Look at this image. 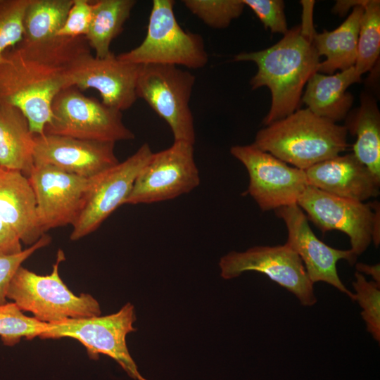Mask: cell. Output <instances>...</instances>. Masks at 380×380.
I'll return each mask as SVG.
<instances>
[{"label": "cell", "instance_id": "24", "mask_svg": "<svg viewBox=\"0 0 380 380\" xmlns=\"http://www.w3.org/2000/svg\"><path fill=\"white\" fill-rule=\"evenodd\" d=\"M92 2V16L84 37L97 58L109 55L112 42L122 32L137 1L134 0H97Z\"/></svg>", "mask_w": 380, "mask_h": 380}, {"label": "cell", "instance_id": "32", "mask_svg": "<svg viewBox=\"0 0 380 380\" xmlns=\"http://www.w3.org/2000/svg\"><path fill=\"white\" fill-rule=\"evenodd\" d=\"M243 2L255 13L264 27L272 32L284 34L289 30L283 1L243 0Z\"/></svg>", "mask_w": 380, "mask_h": 380}, {"label": "cell", "instance_id": "25", "mask_svg": "<svg viewBox=\"0 0 380 380\" xmlns=\"http://www.w3.org/2000/svg\"><path fill=\"white\" fill-rule=\"evenodd\" d=\"M73 0H30L23 18L24 37L39 42L56 37Z\"/></svg>", "mask_w": 380, "mask_h": 380}, {"label": "cell", "instance_id": "9", "mask_svg": "<svg viewBox=\"0 0 380 380\" xmlns=\"http://www.w3.org/2000/svg\"><path fill=\"white\" fill-rule=\"evenodd\" d=\"M194 144L181 141L153 153L137 177L125 204H150L174 199L200 184Z\"/></svg>", "mask_w": 380, "mask_h": 380}, {"label": "cell", "instance_id": "29", "mask_svg": "<svg viewBox=\"0 0 380 380\" xmlns=\"http://www.w3.org/2000/svg\"><path fill=\"white\" fill-rule=\"evenodd\" d=\"M352 284L355 291V300L362 309L361 316L367 331L373 338L380 341V286L367 281L364 274L356 272Z\"/></svg>", "mask_w": 380, "mask_h": 380}, {"label": "cell", "instance_id": "19", "mask_svg": "<svg viewBox=\"0 0 380 380\" xmlns=\"http://www.w3.org/2000/svg\"><path fill=\"white\" fill-rule=\"evenodd\" d=\"M0 218L27 245L34 244L44 234L38 224L34 191L20 172L0 169Z\"/></svg>", "mask_w": 380, "mask_h": 380}, {"label": "cell", "instance_id": "12", "mask_svg": "<svg viewBox=\"0 0 380 380\" xmlns=\"http://www.w3.org/2000/svg\"><path fill=\"white\" fill-rule=\"evenodd\" d=\"M219 266L224 279L237 277L245 272H258L294 294L303 305L312 306L317 303L313 284L300 258L286 243L231 251L221 258Z\"/></svg>", "mask_w": 380, "mask_h": 380}, {"label": "cell", "instance_id": "37", "mask_svg": "<svg viewBox=\"0 0 380 380\" xmlns=\"http://www.w3.org/2000/svg\"><path fill=\"white\" fill-rule=\"evenodd\" d=\"M1 169V168H0Z\"/></svg>", "mask_w": 380, "mask_h": 380}, {"label": "cell", "instance_id": "7", "mask_svg": "<svg viewBox=\"0 0 380 380\" xmlns=\"http://www.w3.org/2000/svg\"><path fill=\"white\" fill-rule=\"evenodd\" d=\"M135 320L134 306L127 303L111 315L49 323L39 338L75 339L85 347L90 358L97 360L100 354L108 355L132 379L148 380L139 373L127 346V335L136 330Z\"/></svg>", "mask_w": 380, "mask_h": 380}, {"label": "cell", "instance_id": "21", "mask_svg": "<svg viewBox=\"0 0 380 380\" xmlns=\"http://www.w3.org/2000/svg\"><path fill=\"white\" fill-rule=\"evenodd\" d=\"M34 137L22 111L0 102V168L28 177L34 166Z\"/></svg>", "mask_w": 380, "mask_h": 380}, {"label": "cell", "instance_id": "35", "mask_svg": "<svg viewBox=\"0 0 380 380\" xmlns=\"http://www.w3.org/2000/svg\"><path fill=\"white\" fill-rule=\"evenodd\" d=\"M356 272L372 277L373 281L380 286V265H368L363 262L355 263Z\"/></svg>", "mask_w": 380, "mask_h": 380}, {"label": "cell", "instance_id": "10", "mask_svg": "<svg viewBox=\"0 0 380 380\" xmlns=\"http://www.w3.org/2000/svg\"><path fill=\"white\" fill-rule=\"evenodd\" d=\"M297 205L323 233L338 230L350 239V251L357 257L372 242L374 222L380 219L379 202L365 203L339 197L309 185Z\"/></svg>", "mask_w": 380, "mask_h": 380}, {"label": "cell", "instance_id": "22", "mask_svg": "<svg viewBox=\"0 0 380 380\" xmlns=\"http://www.w3.org/2000/svg\"><path fill=\"white\" fill-rule=\"evenodd\" d=\"M363 6L354 7L346 20L336 29L313 35L312 42L318 55L326 58L320 61L317 72L332 75L336 70L343 71L355 65Z\"/></svg>", "mask_w": 380, "mask_h": 380}, {"label": "cell", "instance_id": "6", "mask_svg": "<svg viewBox=\"0 0 380 380\" xmlns=\"http://www.w3.org/2000/svg\"><path fill=\"white\" fill-rule=\"evenodd\" d=\"M44 133L113 143L135 138L121 111L86 96L75 87L63 89L54 98Z\"/></svg>", "mask_w": 380, "mask_h": 380}, {"label": "cell", "instance_id": "16", "mask_svg": "<svg viewBox=\"0 0 380 380\" xmlns=\"http://www.w3.org/2000/svg\"><path fill=\"white\" fill-rule=\"evenodd\" d=\"M140 67L121 61L113 52L97 58L89 51L74 63L71 87L80 91L94 89L105 105L122 112L131 108L138 99L136 89Z\"/></svg>", "mask_w": 380, "mask_h": 380}, {"label": "cell", "instance_id": "13", "mask_svg": "<svg viewBox=\"0 0 380 380\" xmlns=\"http://www.w3.org/2000/svg\"><path fill=\"white\" fill-rule=\"evenodd\" d=\"M153 152L147 143L122 162L91 178L83 208L70 239L77 241L97 229L102 222L125 203L134 182Z\"/></svg>", "mask_w": 380, "mask_h": 380}, {"label": "cell", "instance_id": "4", "mask_svg": "<svg viewBox=\"0 0 380 380\" xmlns=\"http://www.w3.org/2000/svg\"><path fill=\"white\" fill-rule=\"evenodd\" d=\"M65 260L58 250L55 264L49 274H37L20 266L9 285L7 298L23 312L44 323H53L66 319L100 315L99 302L90 294H74L59 274L60 263Z\"/></svg>", "mask_w": 380, "mask_h": 380}, {"label": "cell", "instance_id": "2", "mask_svg": "<svg viewBox=\"0 0 380 380\" xmlns=\"http://www.w3.org/2000/svg\"><path fill=\"white\" fill-rule=\"evenodd\" d=\"M315 34L306 33L300 25H296L273 46L234 56L236 61H252L257 65L258 71L250 81L252 89L267 87L271 91V106L262 121L265 126L298 109L304 87L317 72L320 63L312 42Z\"/></svg>", "mask_w": 380, "mask_h": 380}, {"label": "cell", "instance_id": "36", "mask_svg": "<svg viewBox=\"0 0 380 380\" xmlns=\"http://www.w3.org/2000/svg\"><path fill=\"white\" fill-rule=\"evenodd\" d=\"M367 0H348V1H337L332 8L334 13L340 15H344L350 8H353L357 6H364Z\"/></svg>", "mask_w": 380, "mask_h": 380}, {"label": "cell", "instance_id": "15", "mask_svg": "<svg viewBox=\"0 0 380 380\" xmlns=\"http://www.w3.org/2000/svg\"><path fill=\"white\" fill-rule=\"evenodd\" d=\"M274 212L286 227L288 236L285 243L300 258L311 282L327 283L355 300V294L341 281L336 265L340 260L355 264L357 257L350 249L334 248L319 239L311 229L307 216L297 204L280 207Z\"/></svg>", "mask_w": 380, "mask_h": 380}, {"label": "cell", "instance_id": "30", "mask_svg": "<svg viewBox=\"0 0 380 380\" xmlns=\"http://www.w3.org/2000/svg\"><path fill=\"white\" fill-rule=\"evenodd\" d=\"M30 0H0V61L24 37L23 18Z\"/></svg>", "mask_w": 380, "mask_h": 380}, {"label": "cell", "instance_id": "31", "mask_svg": "<svg viewBox=\"0 0 380 380\" xmlns=\"http://www.w3.org/2000/svg\"><path fill=\"white\" fill-rule=\"evenodd\" d=\"M51 241V237L44 234L36 243L19 253L0 255V305L7 303L9 285L22 263L35 251L49 245Z\"/></svg>", "mask_w": 380, "mask_h": 380}, {"label": "cell", "instance_id": "1", "mask_svg": "<svg viewBox=\"0 0 380 380\" xmlns=\"http://www.w3.org/2000/svg\"><path fill=\"white\" fill-rule=\"evenodd\" d=\"M91 51L84 37L23 39L0 61V102L22 111L34 135L44 134L54 98L71 87L75 61Z\"/></svg>", "mask_w": 380, "mask_h": 380}, {"label": "cell", "instance_id": "27", "mask_svg": "<svg viewBox=\"0 0 380 380\" xmlns=\"http://www.w3.org/2000/svg\"><path fill=\"white\" fill-rule=\"evenodd\" d=\"M46 327V323L24 315L13 302L0 305V337L6 346H13L23 338L39 337Z\"/></svg>", "mask_w": 380, "mask_h": 380}, {"label": "cell", "instance_id": "26", "mask_svg": "<svg viewBox=\"0 0 380 380\" xmlns=\"http://www.w3.org/2000/svg\"><path fill=\"white\" fill-rule=\"evenodd\" d=\"M363 8L354 65L361 75L373 68L380 53V1L367 0Z\"/></svg>", "mask_w": 380, "mask_h": 380}, {"label": "cell", "instance_id": "3", "mask_svg": "<svg viewBox=\"0 0 380 380\" xmlns=\"http://www.w3.org/2000/svg\"><path fill=\"white\" fill-rule=\"evenodd\" d=\"M348 130L308 108L260 129L252 144L286 163L305 170L340 155L348 146Z\"/></svg>", "mask_w": 380, "mask_h": 380}, {"label": "cell", "instance_id": "23", "mask_svg": "<svg viewBox=\"0 0 380 380\" xmlns=\"http://www.w3.org/2000/svg\"><path fill=\"white\" fill-rule=\"evenodd\" d=\"M346 127L356 136L353 153L380 184V113L374 98L362 95L360 106L348 117Z\"/></svg>", "mask_w": 380, "mask_h": 380}, {"label": "cell", "instance_id": "8", "mask_svg": "<svg viewBox=\"0 0 380 380\" xmlns=\"http://www.w3.org/2000/svg\"><path fill=\"white\" fill-rule=\"evenodd\" d=\"M196 77L178 66L141 65L137 96L169 125L174 141L195 144L196 132L189 106Z\"/></svg>", "mask_w": 380, "mask_h": 380}, {"label": "cell", "instance_id": "20", "mask_svg": "<svg viewBox=\"0 0 380 380\" xmlns=\"http://www.w3.org/2000/svg\"><path fill=\"white\" fill-rule=\"evenodd\" d=\"M355 66L336 74H313L305 85L301 101L317 115L336 122L344 119L349 113L353 95L347 91L362 78Z\"/></svg>", "mask_w": 380, "mask_h": 380}, {"label": "cell", "instance_id": "28", "mask_svg": "<svg viewBox=\"0 0 380 380\" xmlns=\"http://www.w3.org/2000/svg\"><path fill=\"white\" fill-rule=\"evenodd\" d=\"M184 5L206 25L215 29L227 27L243 13V0H184Z\"/></svg>", "mask_w": 380, "mask_h": 380}, {"label": "cell", "instance_id": "11", "mask_svg": "<svg viewBox=\"0 0 380 380\" xmlns=\"http://www.w3.org/2000/svg\"><path fill=\"white\" fill-rule=\"evenodd\" d=\"M230 153L247 170L246 192L263 211L297 204L309 186L304 170L289 166L252 144L234 146Z\"/></svg>", "mask_w": 380, "mask_h": 380}, {"label": "cell", "instance_id": "14", "mask_svg": "<svg viewBox=\"0 0 380 380\" xmlns=\"http://www.w3.org/2000/svg\"><path fill=\"white\" fill-rule=\"evenodd\" d=\"M34 193L40 230L77 220L84 204L91 178L68 173L49 165L34 164L27 177Z\"/></svg>", "mask_w": 380, "mask_h": 380}, {"label": "cell", "instance_id": "34", "mask_svg": "<svg viewBox=\"0 0 380 380\" xmlns=\"http://www.w3.org/2000/svg\"><path fill=\"white\" fill-rule=\"evenodd\" d=\"M21 241L15 232L0 218V255H10L22 251Z\"/></svg>", "mask_w": 380, "mask_h": 380}, {"label": "cell", "instance_id": "33", "mask_svg": "<svg viewBox=\"0 0 380 380\" xmlns=\"http://www.w3.org/2000/svg\"><path fill=\"white\" fill-rule=\"evenodd\" d=\"M92 16V2L89 0H73L66 20L56 37H85Z\"/></svg>", "mask_w": 380, "mask_h": 380}, {"label": "cell", "instance_id": "17", "mask_svg": "<svg viewBox=\"0 0 380 380\" xmlns=\"http://www.w3.org/2000/svg\"><path fill=\"white\" fill-rule=\"evenodd\" d=\"M115 144L44 133L34 135V165H49L90 179L120 162Z\"/></svg>", "mask_w": 380, "mask_h": 380}, {"label": "cell", "instance_id": "5", "mask_svg": "<svg viewBox=\"0 0 380 380\" xmlns=\"http://www.w3.org/2000/svg\"><path fill=\"white\" fill-rule=\"evenodd\" d=\"M172 0H153L144 39L137 47L117 57L125 63L165 64L199 69L208 55L203 37L186 31L178 23Z\"/></svg>", "mask_w": 380, "mask_h": 380}, {"label": "cell", "instance_id": "18", "mask_svg": "<svg viewBox=\"0 0 380 380\" xmlns=\"http://www.w3.org/2000/svg\"><path fill=\"white\" fill-rule=\"evenodd\" d=\"M304 172L309 185L339 197L364 202L379 194L380 184L353 153L336 156Z\"/></svg>", "mask_w": 380, "mask_h": 380}]
</instances>
